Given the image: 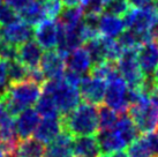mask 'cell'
<instances>
[{
    "mask_svg": "<svg viewBox=\"0 0 158 157\" xmlns=\"http://www.w3.org/2000/svg\"><path fill=\"white\" fill-rule=\"evenodd\" d=\"M62 129L73 138L95 135L99 132L98 109L89 103H80L70 113L60 116Z\"/></svg>",
    "mask_w": 158,
    "mask_h": 157,
    "instance_id": "6da1fadb",
    "label": "cell"
},
{
    "mask_svg": "<svg viewBox=\"0 0 158 157\" xmlns=\"http://www.w3.org/2000/svg\"><path fill=\"white\" fill-rule=\"evenodd\" d=\"M42 92L52 96L60 116H67L80 104V92L76 88L67 84L62 78L46 80L42 86Z\"/></svg>",
    "mask_w": 158,
    "mask_h": 157,
    "instance_id": "7a4b0ae2",
    "label": "cell"
},
{
    "mask_svg": "<svg viewBox=\"0 0 158 157\" xmlns=\"http://www.w3.org/2000/svg\"><path fill=\"white\" fill-rule=\"evenodd\" d=\"M123 22L128 29L135 31L144 39V43L152 40L149 36V31L158 23V8L154 4L142 8H132L123 16Z\"/></svg>",
    "mask_w": 158,
    "mask_h": 157,
    "instance_id": "3957f363",
    "label": "cell"
},
{
    "mask_svg": "<svg viewBox=\"0 0 158 157\" xmlns=\"http://www.w3.org/2000/svg\"><path fill=\"white\" fill-rule=\"evenodd\" d=\"M128 116L135 124L139 133H154L158 126V109L150 103L148 97L128 108Z\"/></svg>",
    "mask_w": 158,
    "mask_h": 157,
    "instance_id": "277c9868",
    "label": "cell"
},
{
    "mask_svg": "<svg viewBox=\"0 0 158 157\" xmlns=\"http://www.w3.org/2000/svg\"><path fill=\"white\" fill-rule=\"evenodd\" d=\"M115 64L119 75L125 80L128 87L141 89L147 76L143 74L137 61V50H123Z\"/></svg>",
    "mask_w": 158,
    "mask_h": 157,
    "instance_id": "5b68a950",
    "label": "cell"
},
{
    "mask_svg": "<svg viewBox=\"0 0 158 157\" xmlns=\"http://www.w3.org/2000/svg\"><path fill=\"white\" fill-rule=\"evenodd\" d=\"M128 86L121 76L117 74L115 76L106 82V91L104 97V103L106 106L111 108L119 114L127 112L129 104L127 100Z\"/></svg>",
    "mask_w": 158,
    "mask_h": 157,
    "instance_id": "8992f818",
    "label": "cell"
},
{
    "mask_svg": "<svg viewBox=\"0 0 158 157\" xmlns=\"http://www.w3.org/2000/svg\"><path fill=\"white\" fill-rule=\"evenodd\" d=\"M42 94V86L35 83L30 80H26L22 82L10 84L8 88L7 96L20 104L23 109L31 108L35 105L37 100Z\"/></svg>",
    "mask_w": 158,
    "mask_h": 157,
    "instance_id": "52a82bcc",
    "label": "cell"
},
{
    "mask_svg": "<svg viewBox=\"0 0 158 157\" xmlns=\"http://www.w3.org/2000/svg\"><path fill=\"white\" fill-rule=\"evenodd\" d=\"M80 97L91 105H102L104 102L106 91V81L101 78H92V76H84L81 80L79 86Z\"/></svg>",
    "mask_w": 158,
    "mask_h": 157,
    "instance_id": "ba28073f",
    "label": "cell"
},
{
    "mask_svg": "<svg viewBox=\"0 0 158 157\" xmlns=\"http://www.w3.org/2000/svg\"><path fill=\"white\" fill-rule=\"evenodd\" d=\"M40 68L46 80L60 78L66 70V58L62 57L57 50H48L43 53Z\"/></svg>",
    "mask_w": 158,
    "mask_h": 157,
    "instance_id": "9c48e42d",
    "label": "cell"
},
{
    "mask_svg": "<svg viewBox=\"0 0 158 157\" xmlns=\"http://www.w3.org/2000/svg\"><path fill=\"white\" fill-rule=\"evenodd\" d=\"M34 38L43 50H54L58 44V24L53 20H44L34 28Z\"/></svg>",
    "mask_w": 158,
    "mask_h": 157,
    "instance_id": "30bf717a",
    "label": "cell"
},
{
    "mask_svg": "<svg viewBox=\"0 0 158 157\" xmlns=\"http://www.w3.org/2000/svg\"><path fill=\"white\" fill-rule=\"evenodd\" d=\"M43 53V49L38 43L35 39H31L18 46L16 60L20 61L28 70H36L40 68Z\"/></svg>",
    "mask_w": 158,
    "mask_h": 157,
    "instance_id": "8fae6325",
    "label": "cell"
},
{
    "mask_svg": "<svg viewBox=\"0 0 158 157\" xmlns=\"http://www.w3.org/2000/svg\"><path fill=\"white\" fill-rule=\"evenodd\" d=\"M0 37L8 43L19 46L34 38V28L23 21L16 22L12 26L1 27Z\"/></svg>",
    "mask_w": 158,
    "mask_h": 157,
    "instance_id": "7c38bea8",
    "label": "cell"
},
{
    "mask_svg": "<svg viewBox=\"0 0 158 157\" xmlns=\"http://www.w3.org/2000/svg\"><path fill=\"white\" fill-rule=\"evenodd\" d=\"M137 61L145 76H151L158 66V45L156 40L145 42L137 49Z\"/></svg>",
    "mask_w": 158,
    "mask_h": 157,
    "instance_id": "4fadbf2b",
    "label": "cell"
},
{
    "mask_svg": "<svg viewBox=\"0 0 158 157\" xmlns=\"http://www.w3.org/2000/svg\"><path fill=\"white\" fill-rule=\"evenodd\" d=\"M40 114L32 108H27L15 119V133L19 140H24L34 135L40 124Z\"/></svg>",
    "mask_w": 158,
    "mask_h": 157,
    "instance_id": "5bb4252c",
    "label": "cell"
},
{
    "mask_svg": "<svg viewBox=\"0 0 158 157\" xmlns=\"http://www.w3.org/2000/svg\"><path fill=\"white\" fill-rule=\"evenodd\" d=\"M62 131L64 129H62L60 116L59 117L43 118L34 132V138L40 142H43L44 144H48L52 140L56 139Z\"/></svg>",
    "mask_w": 158,
    "mask_h": 157,
    "instance_id": "9a60e30c",
    "label": "cell"
},
{
    "mask_svg": "<svg viewBox=\"0 0 158 157\" xmlns=\"http://www.w3.org/2000/svg\"><path fill=\"white\" fill-rule=\"evenodd\" d=\"M96 139L98 146H99L101 155H105V156L120 151L123 148H126V146H127L114 128L98 132Z\"/></svg>",
    "mask_w": 158,
    "mask_h": 157,
    "instance_id": "2e32d148",
    "label": "cell"
},
{
    "mask_svg": "<svg viewBox=\"0 0 158 157\" xmlns=\"http://www.w3.org/2000/svg\"><path fill=\"white\" fill-rule=\"evenodd\" d=\"M73 136L62 131L54 140L45 147L44 157H72L73 155Z\"/></svg>",
    "mask_w": 158,
    "mask_h": 157,
    "instance_id": "e0dca14e",
    "label": "cell"
},
{
    "mask_svg": "<svg viewBox=\"0 0 158 157\" xmlns=\"http://www.w3.org/2000/svg\"><path fill=\"white\" fill-rule=\"evenodd\" d=\"M91 66L92 64L90 56L84 46H80V48L73 50L66 57L67 70H73L80 75L90 72Z\"/></svg>",
    "mask_w": 158,
    "mask_h": 157,
    "instance_id": "ac0fdd59",
    "label": "cell"
},
{
    "mask_svg": "<svg viewBox=\"0 0 158 157\" xmlns=\"http://www.w3.org/2000/svg\"><path fill=\"white\" fill-rule=\"evenodd\" d=\"M73 154L81 157H99L101 150L95 135L76 136L73 139Z\"/></svg>",
    "mask_w": 158,
    "mask_h": 157,
    "instance_id": "d6986e66",
    "label": "cell"
},
{
    "mask_svg": "<svg viewBox=\"0 0 158 157\" xmlns=\"http://www.w3.org/2000/svg\"><path fill=\"white\" fill-rule=\"evenodd\" d=\"M19 14H20L21 21L31 26L32 28L37 27L44 20H48L40 0H30V2L24 8L21 9Z\"/></svg>",
    "mask_w": 158,
    "mask_h": 157,
    "instance_id": "ffe728a7",
    "label": "cell"
},
{
    "mask_svg": "<svg viewBox=\"0 0 158 157\" xmlns=\"http://www.w3.org/2000/svg\"><path fill=\"white\" fill-rule=\"evenodd\" d=\"M125 22L121 18H117L109 14L101 15L99 23H98V32L99 35L107 37V38H114L118 37L123 30H125Z\"/></svg>",
    "mask_w": 158,
    "mask_h": 157,
    "instance_id": "44dd1931",
    "label": "cell"
},
{
    "mask_svg": "<svg viewBox=\"0 0 158 157\" xmlns=\"http://www.w3.org/2000/svg\"><path fill=\"white\" fill-rule=\"evenodd\" d=\"M19 157H44L45 144L34 136L20 140L16 148Z\"/></svg>",
    "mask_w": 158,
    "mask_h": 157,
    "instance_id": "7402d4cb",
    "label": "cell"
},
{
    "mask_svg": "<svg viewBox=\"0 0 158 157\" xmlns=\"http://www.w3.org/2000/svg\"><path fill=\"white\" fill-rule=\"evenodd\" d=\"M114 129L118 132V134L121 136V139L125 141L126 144H131L132 142H134L140 135L135 124L133 122V120L127 113L120 114Z\"/></svg>",
    "mask_w": 158,
    "mask_h": 157,
    "instance_id": "603a6c76",
    "label": "cell"
},
{
    "mask_svg": "<svg viewBox=\"0 0 158 157\" xmlns=\"http://www.w3.org/2000/svg\"><path fill=\"white\" fill-rule=\"evenodd\" d=\"M83 9L82 7H73V8L62 9L57 18V23L66 30H73L77 28L83 19Z\"/></svg>",
    "mask_w": 158,
    "mask_h": 157,
    "instance_id": "cb8c5ba5",
    "label": "cell"
},
{
    "mask_svg": "<svg viewBox=\"0 0 158 157\" xmlns=\"http://www.w3.org/2000/svg\"><path fill=\"white\" fill-rule=\"evenodd\" d=\"M35 109L36 112L42 118L59 117L60 116L52 96H50L48 94H43V92L40 94V98L35 103Z\"/></svg>",
    "mask_w": 158,
    "mask_h": 157,
    "instance_id": "d4e9b609",
    "label": "cell"
},
{
    "mask_svg": "<svg viewBox=\"0 0 158 157\" xmlns=\"http://www.w3.org/2000/svg\"><path fill=\"white\" fill-rule=\"evenodd\" d=\"M6 68H7V78H8L9 86L28 80L29 70L26 68L16 59L6 61Z\"/></svg>",
    "mask_w": 158,
    "mask_h": 157,
    "instance_id": "484cf974",
    "label": "cell"
},
{
    "mask_svg": "<svg viewBox=\"0 0 158 157\" xmlns=\"http://www.w3.org/2000/svg\"><path fill=\"white\" fill-rule=\"evenodd\" d=\"M117 74H119L117 70V64L112 61H102L99 64L92 65L90 68V76L104 80L106 82Z\"/></svg>",
    "mask_w": 158,
    "mask_h": 157,
    "instance_id": "4316f807",
    "label": "cell"
},
{
    "mask_svg": "<svg viewBox=\"0 0 158 157\" xmlns=\"http://www.w3.org/2000/svg\"><path fill=\"white\" fill-rule=\"evenodd\" d=\"M120 114L115 112L111 108L106 105H99L98 106V120H99V129L101 131H107L113 129L119 120Z\"/></svg>",
    "mask_w": 158,
    "mask_h": 157,
    "instance_id": "83f0119b",
    "label": "cell"
},
{
    "mask_svg": "<svg viewBox=\"0 0 158 157\" xmlns=\"http://www.w3.org/2000/svg\"><path fill=\"white\" fill-rule=\"evenodd\" d=\"M118 42L119 46L123 50H137L142 44L144 43V39L139 34L131 29H125L115 39Z\"/></svg>",
    "mask_w": 158,
    "mask_h": 157,
    "instance_id": "f1b7e54d",
    "label": "cell"
},
{
    "mask_svg": "<svg viewBox=\"0 0 158 157\" xmlns=\"http://www.w3.org/2000/svg\"><path fill=\"white\" fill-rule=\"evenodd\" d=\"M102 43H103L105 60L117 62L123 53V49L119 46L118 42L114 38H107V37L102 36Z\"/></svg>",
    "mask_w": 158,
    "mask_h": 157,
    "instance_id": "f546056e",
    "label": "cell"
},
{
    "mask_svg": "<svg viewBox=\"0 0 158 157\" xmlns=\"http://www.w3.org/2000/svg\"><path fill=\"white\" fill-rule=\"evenodd\" d=\"M133 7L129 5L127 0H111L107 4L104 5L103 13L113 15L117 18H123Z\"/></svg>",
    "mask_w": 158,
    "mask_h": 157,
    "instance_id": "4dcf8cb0",
    "label": "cell"
},
{
    "mask_svg": "<svg viewBox=\"0 0 158 157\" xmlns=\"http://www.w3.org/2000/svg\"><path fill=\"white\" fill-rule=\"evenodd\" d=\"M127 155L129 157H152L144 135L139 136L134 142L128 144Z\"/></svg>",
    "mask_w": 158,
    "mask_h": 157,
    "instance_id": "1f68e13d",
    "label": "cell"
},
{
    "mask_svg": "<svg viewBox=\"0 0 158 157\" xmlns=\"http://www.w3.org/2000/svg\"><path fill=\"white\" fill-rule=\"evenodd\" d=\"M20 21H21V18L18 11H15L6 4L0 5V27L12 26Z\"/></svg>",
    "mask_w": 158,
    "mask_h": 157,
    "instance_id": "d6a6232c",
    "label": "cell"
},
{
    "mask_svg": "<svg viewBox=\"0 0 158 157\" xmlns=\"http://www.w3.org/2000/svg\"><path fill=\"white\" fill-rule=\"evenodd\" d=\"M48 20H56L62 11L61 0H40Z\"/></svg>",
    "mask_w": 158,
    "mask_h": 157,
    "instance_id": "836d02e7",
    "label": "cell"
},
{
    "mask_svg": "<svg viewBox=\"0 0 158 157\" xmlns=\"http://www.w3.org/2000/svg\"><path fill=\"white\" fill-rule=\"evenodd\" d=\"M18 46L6 42L5 39L0 37V60H13L16 59Z\"/></svg>",
    "mask_w": 158,
    "mask_h": 157,
    "instance_id": "e575fe53",
    "label": "cell"
},
{
    "mask_svg": "<svg viewBox=\"0 0 158 157\" xmlns=\"http://www.w3.org/2000/svg\"><path fill=\"white\" fill-rule=\"evenodd\" d=\"M81 7L84 14H98L102 15L104 12V2L103 0H83Z\"/></svg>",
    "mask_w": 158,
    "mask_h": 157,
    "instance_id": "d590c367",
    "label": "cell"
},
{
    "mask_svg": "<svg viewBox=\"0 0 158 157\" xmlns=\"http://www.w3.org/2000/svg\"><path fill=\"white\" fill-rule=\"evenodd\" d=\"M62 80L67 83V84H69L72 87L74 88H79L80 83H81V80H82V75L77 74V73H75L73 70H65L64 72V74H62Z\"/></svg>",
    "mask_w": 158,
    "mask_h": 157,
    "instance_id": "8d00e7d4",
    "label": "cell"
},
{
    "mask_svg": "<svg viewBox=\"0 0 158 157\" xmlns=\"http://www.w3.org/2000/svg\"><path fill=\"white\" fill-rule=\"evenodd\" d=\"M144 138L149 146L150 151L152 154V157H158V134L149 133V134H144Z\"/></svg>",
    "mask_w": 158,
    "mask_h": 157,
    "instance_id": "74e56055",
    "label": "cell"
},
{
    "mask_svg": "<svg viewBox=\"0 0 158 157\" xmlns=\"http://www.w3.org/2000/svg\"><path fill=\"white\" fill-rule=\"evenodd\" d=\"M2 1H4V4L10 6L12 8H14L18 12H20L30 2V0H2Z\"/></svg>",
    "mask_w": 158,
    "mask_h": 157,
    "instance_id": "f35d334b",
    "label": "cell"
},
{
    "mask_svg": "<svg viewBox=\"0 0 158 157\" xmlns=\"http://www.w3.org/2000/svg\"><path fill=\"white\" fill-rule=\"evenodd\" d=\"M133 8H142L151 4L152 0H127Z\"/></svg>",
    "mask_w": 158,
    "mask_h": 157,
    "instance_id": "ab89813d",
    "label": "cell"
},
{
    "mask_svg": "<svg viewBox=\"0 0 158 157\" xmlns=\"http://www.w3.org/2000/svg\"><path fill=\"white\" fill-rule=\"evenodd\" d=\"M148 98H149L150 103L154 105L156 109H158V87H155L152 89V91L149 94Z\"/></svg>",
    "mask_w": 158,
    "mask_h": 157,
    "instance_id": "60d3db41",
    "label": "cell"
},
{
    "mask_svg": "<svg viewBox=\"0 0 158 157\" xmlns=\"http://www.w3.org/2000/svg\"><path fill=\"white\" fill-rule=\"evenodd\" d=\"M83 0H61V4L66 8H73V7H81Z\"/></svg>",
    "mask_w": 158,
    "mask_h": 157,
    "instance_id": "b9f144b4",
    "label": "cell"
},
{
    "mask_svg": "<svg viewBox=\"0 0 158 157\" xmlns=\"http://www.w3.org/2000/svg\"><path fill=\"white\" fill-rule=\"evenodd\" d=\"M109 157H129L127 155V153H125L123 150H120V151H117V153H113L109 155Z\"/></svg>",
    "mask_w": 158,
    "mask_h": 157,
    "instance_id": "7bdbcfd3",
    "label": "cell"
},
{
    "mask_svg": "<svg viewBox=\"0 0 158 157\" xmlns=\"http://www.w3.org/2000/svg\"><path fill=\"white\" fill-rule=\"evenodd\" d=\"M151 76H152V81H154L155 86L158 87V66L156 67V70H154V73H152Z\"/></svg>",
    "mask_w": 158,
    "mask_h": 157,
    "instance_id": "ee69618b",
    "label": "cell"
},
{
    "mask_svg": "<svg viewBox=\"0 0 158 157\" xmlns=\"http://www.w3.org/2000/svg\"><path fill=\"white\" fill-rule=\"evenodd\" d=\"M7 156H8V155L6 153V150L0 146V157H7Z\"/></svg>",
    "mask_w": 158,
    "mask_h": 157,
    "instance_id": "f6af8a7d",
    "label": "cell"
},
{
    "mask_svg": "<svg viewBox=\"0 0 158 157\" xmlns=\"http://www.w3.org/2000/svg\"><path fill=\"white\" fill-rule=\"evenodd\" d=\"M154 5L158 8V0H154Z\"/></svg>",
    "mask_w": 158,
    "mask_h": 157,
    "instance_id": "bcb514c9",
    "label": "cell"
},
{
    "mask_svg": "<svg viewBox=\"0 0 158 157\" xmlns=\"http://www.w3.org/2000/svg\"><path fill=\"white\" fill-rule=\"evenodd\" d=\"M109 1H111V0H103V2H104V5H105V4H107V2H109Z\"/></svg>",
    "mask_w": 158,
    "mask_h": 157,
    "instance_id": "7dc6e473",
    "label": "cell"
},
{
    "mask_svg": "<svg viewBox=\"0 0 158 157\" xmlns=\"http://www.w3.org/2000/svg\"><path fill=\"white\" fill-rule=\"evenodd\" d=\"M99 157H109V156H105V155H101Z\"/></svg>",
    "mask_w": 158,
    "mask_h": 157,
    "instance_id": "c3c4849f",
    "label": "cell"
},
{
    "mask_svg": "<svg viewBox=\"0 0 158 157\" xmlns=\"http://www.w3.org/2000/svg\"><path fill=\"white\" fill-rule=\"evenodd\" d=\"M1 4H2V0H0V5H1Z\"/></svg>",
    "mask_w": 158,
    "mask_h": 157,
    "instance_id": "681fc988",
    "label": "cell"
},
{
    "mask_svg": "<svg viewBox=\"0 0 158 157\" xmlns=\"http://www.w3.org/2000/svg\"><path fill=\"white\" fill-rule=\"evenodd\" d=\"M156 42H157V45H158V38H157V39H156Z\"/></svg>",
    "mask_w": 158,
    "mask_h": 157,
    "instance_id": "f907efd6",
    "label": "cell"
},
{
    "mask_svg": "<svg viewBox=\"0 0 158 157\" xmlns=\"http://www.w3.org/2000/svg\"><path fill=\"white\" fill-rule=\"evenodd\" d=\"M157 134H158V126H157Z\"/></svg>",
    "mask_w": 158,
    "mask_h": 157,
    "instance_id": "816d5d0a",
    "label": "cell"
},
{
    "mask_svg": "<svg viewBox=\"0 0 158 157\" xmlns=\"http://www.w3.org/2000/svg\"><path fill=\"white\" fill-rule=\"evenodd\" d=\"M75 157H81V156H75Z\"/></svg>",
    "mask_w": 158,
    "mask_h": 157,
    "instance_id": "f5cc1de1",
    "label": "cell"
},
{
    "mask_svg": "<svg viewBox=\"0 0 158 157\" xmlns=\"http://www.w3.org/2000/svg\"><path fill=\"white\" fill-rule=\"evenodd\" d=\"M0 28H1V27H0Z\"/></svg>",
    "mask_w": 158,
    "mask_h": 157,
    "instance_id": "db71d44e",
    "label": "cell"
}]
</instances>
